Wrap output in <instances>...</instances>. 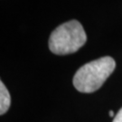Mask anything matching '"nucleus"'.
I'll return each mask as SVG.
<instances>
[{"mask_svg": "<svg viewBox=\"0 0 122 122\" xmlns=\"http://www.w3.org/2000/svg\"><path fill=\"white\" fill-rule=\"evenodd\" d=\"M115 67V60L109 56L90 61L76 71L73 77L74 87L83 93L96 92L113 72Z\"/></svg>", "mask_w": 122, "mask_h": 122, "instance_id": "1", "label": "nucleus"}, {"mask_svg": "<svg viewBox=\"0 0 122 122\" xmlns=\"http://www.w3.org/2000/svg\"><path fill=\"white\" fill-rule=\"evenodd\" d=\"M87 41V36L81 24L71 20L59 25L49 38V48L58 55H65L77 52Z\"/></svg>", "mask_w": 122, "mask_h": 122, "instance_id": "2", "label": "nucleus"}, {"mask_svg": "<svg viewBox=\"0 0 122 122\" xmlns=\"http://www.w3.org/2000/svg\"><path fill=\"white\" fill-rule=\"evenodd\" d=\"M11 97L3 81H0V115H4L9 109Z\"/></svg>", "mask_w": 122, "mask_h": 122, "instance_id": "3", "label": "nucleus"}, {"mask_svg": "<svg viewBox=\"0 0 122 122\" xmlns=\"http://www.w3.org/2000/svg\"><path fill=\"white\" fill-rule=\"evenodd\" d=\"M113 122H122V108L118 110V114L115 116Z\"/></svg>", "mask_w": 122, "mask_h": 122, "instance_id": "4", "label": "nucleus"}, {"mask_svg": "<svg viewBox=\"0 0 122 122\" xmlns=\"http://www.w3.org/2000/svg\"><path fill=\"white\" fill-rule=\"evenodd\" d=\"M109 117H114V112H113V110H110V111H109Z\"/></svg>", "mask_w": 122, "mask_h": 122, "instance_id": "5", "label": "nucleus"}]
</instances>
